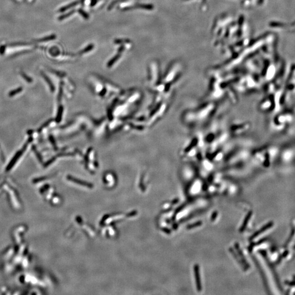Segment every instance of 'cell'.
Masks as SVG:
<instances>
[{
	"label": "cell",
	"instance_id": "cell-1",
	"mask_svg": "<svg viewBox=\"0 0 295 295\" xmlns=\"http://www.w3.org/2000/svg\"><path fill=\"white\" fill-rule=\"evenodd\" d=\"M194 272H195V277L197 289V290H198V291H200L202 290V285H201V279H200L199 266L197 265H196L194 266Z\"/></svg>",
	"mask_w": 295,
	"mask_h": 295
},
{
	"label": "cell",
	"instance_id": "cell-2",
	"mask_svg": "<svg viewBox=\"0 0 295 295\" xmlns=\"http://www.w3.org/2000/svg\"><path fill=\"white\" fill-rule=\"evenodd\" d=\"M27 144H26L25 145L24 147V148H23V150H21V151H19V152H18V153H17L16 155H15V156H14V158H13V159H12V160L11 161V162H10V163L9 165L8 166V167H7V169H8V170H10V168H12V167L14 165V164H15V162L17 161V160L18 159H19V158L20 157V156H21V155H22V154L23 153V151H24V150H25V149H26V148H27Z\"/></svg>",
	"mask_w": 295,
	"mask_h": 295
},
{
	"label": "cell",
	"instance_id": "cell-3",
	"mask_svg": "<svg viewBox=\"0 0 295 295\" xmlns=\"http://www.w3.org/2000/svg\"><path fill=\"white\" fill-rule=\"evenodd\" d=\"M251 214H252V213L251 212H250L246 216V218H245V219L244 220V222L243 223V224H242V227L240 228V230H239L240 232H243V231H244L245 228H246V227L247 224V223H248V222H249V221L250 220V218H251Z\"/></svg>",
	"mask_w": 295,
	"mask_h": 295
},
{
	"label": "cell",
	"instance_id": "cell-4",
	"mask_svg": "<svg viewBox=\"0 0 295 295\" xmlns=\"http://www.w3.org/2000/svg\"><path fill=\"white\" fill-rule=\"evenodd\" d=\"M270 227V224H268V225H267L265 226L264 227H263V228H261L260 230L259 231H257V232H256V233H254V234H253V235H252V236L251 237V238H250V239H254L255 237H257L258 235H259V234H260V233H261L262 232H264L265 231H266V230H267V229H268V228H269Z\"/></svg>",
	"mask_w": 295,
	"mask_h": 295
},
{
	"label": "cell",
	"instance_id": "cell-5",
	"mask_svg": "<svg viewBox=\"0 0 295 295\" xmlns=\"http://www.w3.org/2000/svg\"><path fill=\"white\" fill-rule=\"evenodd\" d=\"M22 88H19V89H16V90H15L12 91H11V92H10V93H9V96H14V95H15L17 93H20V92L21 91H22Z\"/></svg>",
	"mask_w": 295,
	"mask_h": 295
},
{
	"label": "cell",
	"instance_id": "cell-6",
	"mask_svg": "<svg viewBox=\"0 0 295 295\" xmlns=\"http://www.w3.org/2000/svg\"><path fill=\"white\" fill-rule=\"evenodd\" d=\"M201 224H202V222H196L195 223H194V224L193 225H189L188 228H194V227H197V226H198L201 225Z\"/></svg>",
	"mask_w": 295,
	"mask_h": 295
}]
</instances>
